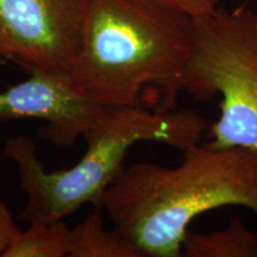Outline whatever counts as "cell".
Instances as JSON below:
<instances>
[{
	"label": "cell",
	"mask_w": 257,
	"mask_h": 257,
	"mask_svg": "<svg viewBox=\"0 0 257 257\" xmlns=\"http://www.w3.org/2000/svg\"><path fill=\"white\" fill-rule=\"evenodd\" d=\"M205 118L189 108L148 110L143 106L107 107L85 134L87 149L68 169L47 172L31 138L6 141L2 156L14 162L27 195L21 219L30 224L69 217L82 205H99L123 170L128 150L140 142H157L179 150L200 142Z\"/></svg>",
	"instance_id": "cell-3"
},
{
	"label": "cell",
	"mask_w": 257,
	"mask_h": 257,
	"mask_svg": "<svg viewBox=\"0 0 257 257\" xmlns=\"http://www.w3.org/2000/svg\"><path fill=\"white\" fill-rule=\"evenodd\" d=\"M12 212L5 202L0 201V256L4 255L6 249L19 232Z\"/></svg>",
	"instance_id": "cell-11"
},
{
	"label": "cell",
	"mask_w": 257,
	"mask_h": 257,
	"mask_svg": "<svg viewBox=\"0 0 257 257\" xmlns=\"http://www.w3.org/2000/svg\"><path fill=\"white\" fill-rule=\"evenodd\" d=\"M185 257H257V231L234 217L223 230L199 233L189 231L182 242Z\"/></svg>",
	"instance_id": "cell-7"
},
{
	"label": "cell",
	"mask_w": 257,
	"mask_h": 257,
	"mask_svg": "<svg viewBox=\"0 0 257 257\" xmlns=\"http://www.w3.org/2000/svg\"><path fill=\"white\" fill-rule=\"evenodd\" d=\"M70 229L64 219L30 224L19 231L3 257H67Z\"/></svg>",
	"instance_id": "cell-9"
},
{
	"label": "cell",
	"mask_w": 257,
	"mask_h": 257,
	"mask_svg": "<svg viewBox=\"0 0 257 257\" xmlns=\"http://www.w3.org/2000/svg\"><path fill=\"white\" fill-rule=\"evenodd\" d=\"M99 205L138 257H180L189 224L205 212L240 206L257 217V154L198 143L176 167L134 163Z\"/></svg>",
	"instance_id": "cell-1"
},
{
	"label": "cell",
	"mask_w": 257,
	"mask_h": 257,
	"mask_svg": "<svg viewBox=\"0 0 257 257\" xmlns=\"http://www.w3.org/2000/svg\"><path fill=\"white\" fill-rule=\"evenodd\" d=\"M192 18L152 0H83L74 87L101 107L142 106L143 89L160 111L185 91Z\"/></svg>",
	"instance_id": "cell-2"
},
{
	"label": "cell",
	"mask_w": 257,
	"mask_h": 257,
	"mask_svg": "<svg viewBox=\"0 0 257 257\" xmlns=\"http://www.w3.org/2000/svg\"><path fill=\"white\" fill-rule=\"evenodd\" d=\"M24 81L0 91V121H47L43 138L59 148H70L91 128L105 107L74 87L69 73L29 70Z\"/></svg>",
	"instance_id": "cell-6"
},
{
	"label": "cell",
	"mask_w": 257,
	"mask_h": 257,
	"mask_svg": "<svg viewBox=\"0 0 257 257\" xmlns=\"http://www.w3.org/2000/svg\"><path fill=\"white\" fill-rule=\"evenodd\" d=\"M157 4L184 14L192 19L210 15L219 8L220 0H152Z\"/></svg>",
	"instance_id": "cell-10"
},
{
	"label": "cell",
	"mask_w": 257,
	"mask_h": 257,
	"mask_svg": "<svg viewBox=\"0 0 257 257\" xmlns=\"http://www.w3.org/2000/svg\"><path fill=\"white\" fill-rule=\"evenodd\" d=\"M100 205L70 229L68 257H138L115 231L106 229Z\"/></svg>",
	"instance_id": "cell-8"
},
{
	"label": "cell",
	"mask_w": 257,
	"mask_h": 257,
	"mask_svg": "<svg viewBox=\"0 0 257 257\" xmlns=\"http://www.w3.org/2000/svg\"><path fill=\"white\" fill-rule=\"evenodd\" d=\"M83 0H0V59L28 70L69 73L80 47Z\"/></svg>",
	"instance_id": "cell-5"
},
{
	"label": "cell",
	"mask_w": 257,
	"mask_h": 257,
	"mask_svg": "<svg viewBox=\"0 0 257 257\" xmlns=\"http://www.w3.org/2000/svg\"><path fill=\"white\" fill-rule=\"evenodd\" d=\"M185 92L199 100L220 94L208 147L257 154V14L218 8L192 19Z\"/></svg>",
	"instance_id": "cell-4"
}]
</instances>
